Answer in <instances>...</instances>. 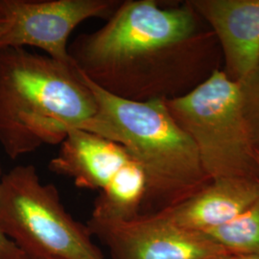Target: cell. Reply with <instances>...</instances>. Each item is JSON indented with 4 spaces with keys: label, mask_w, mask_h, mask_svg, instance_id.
<instances>
[{
    "label": "cell",
    "mask_w": 259,
    "mask_h": 259,
    "mask_svg": "<svg viewBox=\"0 0 259 259\" xmlns=\"http://www.w3.org/2000/svg\"><path fill=\"white\" fill-rule=\"evenodd\" d=\"M197 30L186 2L163 8L155 0L122 1L102 27L68 46L76 69L117 98L145 102L178 97L187 48Z\"/></svg>",
    "instance_id": "obj_1"
},
{
    "label": "cell",
    "mask_w": 259,
    "mask_h": 259,
    "mask_svg": "<svg viewBox=\"0 0 259 259\" xmlns=\"http://www.w3.org/2000/svg\"><path fill=\"white\" fill-rule=\"evenodd\" d=\"M97 111L72 64L22 47L0 49V146L12 159L60 145Z\"/></svg>",
    "instance_id": "obj_2"
},
{
    "label": "cell",
    "mask_w": 259,
    "mask_h": 259,
    "mask_svg": "<svg viewBox=\"0 0 259 259\" xmlns=\"http://www.w3.org/2000/svg\"><path fill=\"white\" fill-rule=\"evenodd\" d=\"M81 75L93 91L97 111L80 129L120 144L139 163L147 181L141 214L170 208L210 182L193 140L173 118L164 99H120Z\"/></svg>",
    "instance_id": "obj_3"
},
{
    "label": "cell",
    "mask_w": 259,
    "mask_h": 259,
    "mask_svg": "<svg viewBox=\"0 0 259 259\" xmlns=\"http://www.w3.org/2000/svg\"><path fill=\"white\" fill-rule=\"evenodd\" d=\"M167 109L198 150L204 173L258 179L256 148L243 111L239 83L213 70L203 83L165 100Z\"/></svg>",
    "instance_id": "obj_4"
},
{
    "label": "cell",
    "mask_w": 259,
    "mask_h": 259,
    "mask_svg": "<svg viewBox=\"0 0 259 259\" xmlns=\"http://www.w3.org/2000/svg\"><path fill=\"white\" fill-rule=\"evenodd\" d=\"M0 232L27 257L106 259L87 226L66 211L58 189L32 164L0 179Z\"/></svg>",
    "instance_id": "obj_5"
},
{
    "label": "cell",
    "mask_w": 259,
    "mask_h": 259,
    "mask_svg": "<svg viewBox=\"0 0 259 259\" xmlns=\"http://www.w3.org/2000/svg\"><path fill=\"white\" fill-rule=\"evenodd\" d=\"M48 167L73 180L78 187L98 192L92 214L131 219L142 213L146 177L129 152L112 140L72 129Z\"/></svg>",
    "instance_id": "obj_6"
},
{
    "label": "cell",
    "mask_w": 259,
    "mask_h": 259,
    "mask_svg": "<svg viewBox=\"0 0 259 259\" xmlns=\"http://www.w3.org/2000/svg\"><path fill=\"white\" fill-rule=\"evenodd\" d=\"M121 0H0V15L7 27L0 49L35 47L65 64H72L68 40L82 22L108 20Z\"/></svg>",
    "instance_id": "obj_7"
},
{
    "label": "cell",
    "mask_w": 259,
    "mask_h": 259,
    "mask_svg": "<svg viewBox=\"0 0 259 259\" xmlns=\"http://www.w3.org/2000/svg\"><path fill=\"white\" fill-rule=\"evenodd\" d=\"M87 228L111 259H213L230 254L206 234L184 229L160 212L131 219L92 214Z\"/></svg>",
    "instance_id": "obj_8"
},
{
    "label": "cell",
    "mask_w": 259,
    "mask_h": 259,
    "mask_svg": "<svg viewBox=\"0 0 259 259\" xmlns=\"http://www.w3.org/2000/svg\"><path fill=\"white\" fill-rule=\"evenodd\" d=\"M188 4L219 38L224 72L233 82H242L259 62V0H191Z\"/></svg>",
    "instance_id": "obj_9"
},
{
    "label": "cell",
    "mask_w": 259,
    "mask_h": 259,
    "mask_svg": "<svg viewBox=\"0 0 259 259\" xmlns=\"http://www.w3.org/2000/svg\"><path fill=\"white\" fill-rule=\"evenodd\" d=\"M258 198V179L219 178L160 213L188 231L206 232L231 222Z\"/></svg>",
    "instance_id": "obj_10"
},
{
    "label": "cell",
    "mask_w": 259,
    "mask_h": 259,
    "mask_svg": "<svg viewBox=\"0 0 259 259\" xmlns=\"http://www.w3.org/2000/svg\"><path fill=\"white\" fill-rule=\"evenodd\" d=\"M203 233L230 254L259 255V198L231 222Z\"/></svg>",
    "instance_id": "obj_11"
},
{
    "label": "cell",
    "mask_w": 259,
    "mask_h": 259,
    "mask_svg": "<svg viewBox=\"0 0 259 259\" xmlns=\"http://www.w3.org/2000/svg\"><path fill=\"white\" fill-rule=\"evenodd\" d=\"M243 111L250 138L259 151V62L247 78L239 83Z\"/></svg>",
    "instance_id": "obj_12"
},
{
    "label": "cell",
    "mask_w": 259,
    "mask_h": 259,
    "mask_svg": "<svg viewBox=\"0 0 259 259\" xmlns=\"http://www.w3.org/2000/svg\"><path fill=\"white\" fill-rule=\"evenodd\" d=\"M3 175L0 165V179ZM0 259H26V256L0 232Z\"/></svg>",
    "instance_id": "obj_13"
},
{
    "label": "cell",
    "mask_w": 259,
    "mask_h": 259,
    "mask_svg": "<svg viewBox=\"0 0 259 259\" xmlns=\"http://www.w3.org/2000/svg\"><path fill=\"white\" fill-rule=\"evenodd\" d=\"M232 259H259V255L253 254H232Z\"/></svg>",
    "instance_id": "obj_14"
},
{
    "label": "cell",
    "mask_w": 259,
    "mask_h": 259,
    "mask_svg": "<svg viewBox=\"0 0 259 259\" xmlns=\"http://www.w3.org/2000/svg\"><path fill=\"white\" fill-rule=\"evenodd\" d=\"M7 27V21L6 19H4L1 15H0V38L2 37V35L4 34L5 30Z\"/></svg>",
    "instance_id": "obj_15"
},
{
    "label": "cell",
    "mask_w": 259,
    "mask_h": 259,
    "mask_svg": "<svg viewBox=\"0 0 259 259\" xmlns=\"http://www.w3.org/2000/svg\"><path fill=\"white\" fill-rule=\"evenodd\" d=\"M231 255H232V254H226V255H222V256H219V257H216V258L213 259H232Z\"/></svg>",
    "instance_id": "obj_16"
},
{
    "label": "cell",
    "mask_w": 259,
    "mask_h": 259,
    "mask_svg": "<svg viewBox=\"0 0 259 259\" xmlns=\"http://www.w3.org/2000/svg\"><path fill=\"white\" fill-rule=\"evenodd\" d=\"M256 162H257V165H258V168H259V151H258V150H256Z\"/></svg>",
    "instance_id": "obj_17"
},
{
    "label": "cell",
    "mask_w": 259,
    "mask_h": 259,
    "mask_svg": "<svg viewBox=\"0 0 259 259\" xmlns=\"http://www.w3.org/2000/svg\"><path fill=\"white\" fill-rule=\"evenodd\" d=\"M26 259H47V258H33V257H27V256H26Z\"/></svg>",
    "instance_id": "obj_18"
}]
</instances>
